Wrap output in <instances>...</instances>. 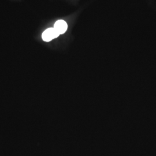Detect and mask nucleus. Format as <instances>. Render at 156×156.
I'll list each match as a JSON object with an SVG mask.
<instances>
[{
    "instance_id": "nucleus-1",
    "label": "nucleus",
    "mask_w": 156,
    "mask_h": 156,
    "mask_svg": "<svg viewBox=\"0 0 156 156\" xmlns=\"http://www.w3.org/2000/svg\"><path fill=\"white\" fill-rule=\"evenodd\" d=\"M59 35L60 34L56 31L54 27H53L46 30L42 35V38L45 42H49L52 39L57 38Z\"/></svg>"
},
{
    "instance_id": "nucleus-2",
    "label": "nucleus",
    "mask_w": 156,
    "mask_h": 156,
    "mask_svg": "<svg viewBox=\"0 0 156 156\" xmlns=\"http://www.w3.org/2000/svg\"><path fill=\"white\" fill-rule=\"evenodd\" d=\"M54 28L60 35L63 34L66 32L68 28V25L67 23L64 20H59L55 23Z\"/></svg>"
}]
</instances>
